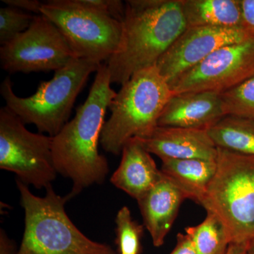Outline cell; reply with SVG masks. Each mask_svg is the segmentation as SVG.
<instances>
[{
  "mask_svg": "<svg viewBox=\"0 0 254 254\" xmlns=\"http://www.w3.org/2000/svg\"><path fill=\"white\" fill-rule=\"evenodd\" d=\"M110 85L106 64H101L86 101L53 137L55 169L72 181L71 198L87 187L103 183L109 172L108 160L98 152V143L105 114L117 94Z\"/></svg>",
  "mask_w": 254,
  "mask_h": 254,
  "instance_id": "1",
  "label": "cell"
},
{
  "mask_svg": "<svg viewBox=\"0 0 254 254\" xmlns=\"http://www.w3.org/2000/svg\"><path fill=\"white\" fill-rule=\"evenodd\" d=\"M118 51L107 61L111 83L153 67L186 30L181 0H129Z\"/></svg>",
  "mask_w": 254,
  "mask_h": 254,
  "instance_id": "2",
  "label": "cell"
},
{
  "mask_svg": "<svg viewBox=\"0 0 254 254\" xmlns=\"http://www.w3.org/2000/svg\"><path fill=\"white\" fill-rule=\"evenodd\" d=\"M16 183L25 212L17 254H115L109 245L90 240L71 222L65 210L69 195L57 194L50 185L45 196H37L26 184Z\"/></svg>",
  "mask_w": 254,
  "mask_h": 254,
  "instance_id": "3",
  "label": "cell"
},
{
  "mask_svg": "<svg viewBox=\"0 0 254 254\" xmlns=\"http://www.w3.org/2000/svg\"><path fill=\"white\" fill-rule=\"evenodd\" d=\"M173 95L156 66L135 73L122 85L110 103L111 116L105 122L100 136L103 149L120 155L127 141L148 136L158 127Z\"/></svg>",
  "mask_w": 254,
  "mask_h": 254,
  "instance_id": "4",
  "label": "cell"
},
{
  "mask_svg": "<svg viewBox=\"0 0 254 254\" xmlns=\"http://www.w3.org/2000/svg\"><path fill=\"white\" fill-rule=\"evenodd\" d=\"M200 205L216 215L230 243L254 239V155L218 148L216 170Z\"/></svg>",
  "mask_w": 254,
  "mask_h": 254,
  "instance_id": "5",
  "label": "cell"
},
{
  "mask_svg": "<svg viewBox=\"0 0 254 254\" xmlns=\"http://www.w3.org/2000/svg\"><path fill=\"white\" fill-rule=\"evenodd\" d=\"M100 64L91 60L73 58L55 71L50 81H42L31 96L21 98L15 94L9 77L1 83L0 93L6 106L25 125H34L40 133L54 137L68 123L78 95Z\"/></svg>",
  "mask_w": 254,
  "mask_h": 254,
  "instance_id": "6",
  "label": "cell"
},
{
  "mask_svg": "<svg viewBox=\"0 0 254 254\" xmlns=\"http://www.w3.org/2000/svg\"><path fill=\"white\" fill-rule=\"evenodd\" d=\"M41 12L58 28L75 58L102 64L121 44L122 21L79 6L73 0L44 1Z\"/></svg>",
  "mask_w": 254,
  "mask_h": 254,
  "instance_id": "7",
  "label": "cell"
},
{
  "mask_svg": "<svg viewBox=\"0 0 254 254\" xmlns=\"http://www.w3.org/2000/svg\"><path fill=\"white\" fill-rule=\"evenodd\" d=\"M0 168L36 188H47L56 178L53 137L28 131L6 106L0 110Z\"/></svg>",
  "mask_w": 254,
  "mask_h": 254,
  "instance_id": "8",
  "label": "cell"
},
{
  "mask_svg": "<svg viewBox=\"0 0 254 254\" xmlns=\"http://www.w3.org/2000/svg\"><path fill=\"white\" fill-rule=\"evenodd\" d=\"M73 58L58 28L44 15H35L31 26L0 48V63L9 73L57 71Z\"/></svg>",
  "mask_w": 254,
  "mask_h": 254,
  "instance_id": "9",
  "label": "cell"
},
{
  "mask_svg": "<svg viewBox=\"0 0 254 254\" xmlns=\"http://www.w3.org/2000/svg\"><path fill=\"white\" fill-rule=\"evenodd\" d=\"M254 76V39L222 47L169 83L173 94L225 93Z\"/></svg>",
  "mask_w": 254,
  "mask_h": 254,
  "instance_id": "10",
  "label": "cell"
},
{
  "mask_svg": "<svg viewBox=\"0 0 254 254\" xmlns=\"http://www.w3.org/2000/svg\"><path fill=\"white\" fill-rule=\"evenodd\" d=\"M250 38L242 28H187L155 66L169 84L219 48Z\"/></svg>",
  "mask_w": 254,
  "mask_h": 254,
  "instance_id": "11",
  "label": "cell"
},
{
  "mask_svg": "<svg viewBox=\"0 0 254 254\" xmlns=\"http://www.w3.org/2000/svg\"><path fill=\"white\" fill-rule=\"evenodd\" d=\"M138 138L147 151L160 160L203 159L216 160L218 148L207 130L182 127H155L151 133Z\"/></svg>",
  "mask_w": 254,
  "mask_h": 254,
  "instance_id": "12",
  "label": "cell"
},
{
  "mask_svg": "<svg viewBox=\"0 0 254 254\" xmlns=\"http://www.w3.org/2000/svg\"><path fill=\"white\" fill-rule=\"evenodd\" d=\"M225 115L220 93L187 92L173 95L160 115L158 126L207 130Z\"/></svg>",
  "mask_w": 254,
  "mask_h": 254,
  "instance_id": "13",
  "label": "cell"
},
{
  "mask_svg": "<svg viewBox=\"0 0 254 254\" xmlns=\"http://www.w3.org/2000/svg\"><path fill=\"white\" fill-rule=\"evenodd\" d=\"M186 195L162 173L161 178L137 200L143 225L155 247L163 245Z\"/></svg>",
  "mask_w": 254,
  "mask_h": 254,
  "instance_id": "14",
  "label": "cell"
},
{
  "mask_svg": "<svg viewBox=\"0 0 254 254\" xmlns=\"http://www.w3.org/2000/svg\"><path fill=\"white\" fill-rule=\"evenodd\" d=\"M162 172L138 138L127 142L122 160L110 181L114 186L138 200L160 180Z\"/></svg>",
  "mask_w": 254,
  "mask_h": 254,
  "instance_id": "15",
  "label": "cell"
},
{
  "mask_svg": "<svg viewBox=\"0 0 254 254\" xmlns=\"http://www.w3.org/2000/svg\"><path fill=\"white\" fill-rule=\"evenodd\" d=\"M162 173L186 195L200 205L216 170V160L184 159L162 160Z\"/></svg>",
  "mask_w": 254,
  "mask_h": 254,
  "instance_id": "16",
  "label": "cell"
},
{
  "mask_svg": "<svg viewBox=\"0 0 254 254\" xmlns=\"http://www.w3.org/2000/svg\"><path fill=\"white\" fill-rule=\"evenodd\" d=\"M187 28H242L240 0H181Z\"/></svg>",
  "mask_w": 254,
  "mask_h": 254,
  "instance_id": "17",
  "label": "cell"
},
{
  "mask_svg": "<svg viewBox=\"0 0 254 254\" xmlns=\"http://www.w3.org/2000/svg\"><path fill=\"white\" fill-rule=\"evenodd\" d=\"M207 132L217 148L254 155V120L225 115Z\"/></svg>",
  "mask_w": 254,
  "mask_h": 254,
  "instance_id": "18",
  "label": "cell"
},
{
  "mask_svg": "<svg viewBox=\"0 0 254 254\" xmlns=\"http://www.w3.org/2000/svg\"><path fill=\"white\" fill-rule=\"evenodd\" d=\"M185 234L198 254H227L231 245L226 228L210 212L198 225L187 227Z\"/></svg>",
  "mask_w": 254,
  "mask_h": 254,
  "instance_id": "19",
  "label": "cell"
},
{
  "mask_svg": "<svg viewBox=\"0 0 254 254\" xmlns=\"http://www.w3.org/2000/svg\"><path fill=\"white\" fill-rule=\"evenodd\" d=\"M116 244L120 254H140L143 225L132 218L129 209L124 206L119 210L116 218Z\"/></svg>",
  "mask_w": 254,
  "mask_h": 254,
  "instance_id": "20",
  "label": "cell"
},
{
  "mask_svg": "<svg viewBox=\"0 0 254 254\" xmlns=\"http://www.w3.org/2000/svg\"><path fill=\"white\" fill-rule=\"evenodd\" d=\"M220 96L225 115L254 121V76Z\"/></svg>",
  "mask_w": 254,
  "mask_h": 254,
  "instance_id": "21",
  "label": "cell"
},
{
  "mask_svg": "<svg viewBox=\"0 0 254 254\" xmlns=\"http://www.w3.org/2000/svg\"><path fill=\"white\" fill-rule=\"evenodd\" d=\"M35 16L7 6L0 9V44L14 40L31 26Z\"/></svg>",
  "mask_w": 254,
  "mask_h": 254,
  "instance_id": "22",
  "label": "cell"
},
{
  "mask_svg": "<svg viewBox=\"0 0 254 254\" xmlns=\"http://www.w3.org/2000/svg\"><path fill=\"white\" fill-rule=\"evenodd\" d=\"M76 4L87 9L95 10L123 22L126 4L120 0H73Z\"/></svg>",
  "mask_w": 254,
  "mask_h": 254,
  "instance_id": "23",
  "label": "cell"
},
{
  "mask_svg": "<svg viewBox=\"0 0 254 254\" xmlns=\"http://www.w3.org/2000/svg\"><path fill=\"white\" fill-rule=\"evenodd\" d=\"M242 27L254 39V0H240Z\"/></svg>",
  "mask_w": 254,
  "mask_h": 254,
  "instance_id": "24",
  "label": "cell"
},
{
  "mask_svg": "<svg viewBox=\"0 0 254 254\" xmlns=\"http://www.w3.org/2000/svg\"><path fill=\"white\" fill-rule=\"evenodd\" d=\"M3 3L21 10H26L36 13L37 15L41 14V10L43 2L38 0H2Z\"/></svg>",
  "mask_w": 254,
  "mask_h": 254,
  "instance_id": "25",
  "label": "cell"
},
{
  "mask_svg": "<svg viewBox=\"0 0 254 254\" xmlns=\"http://www.w3.org/2000/svg\"><path fill=\"white\" fill-rule=\"evenodd\" d=\"M169 254H198L186 234L177 235V245Z\"/></svg>",
  "mask_w": 254,
  "mask_h": 254,
  "instance_id": "26",
  "label": "cell"
},
{
  "mask_svg": "<svg viewBox=\"0 0 254 254\" xmlns=\"http://www.w3.org/2000/svg\"><path fill=\"white\" fill-rule=\"evenodd\" d=\"M16 245L1 229L0 230V254H17Z\"/></svg>",
  "mask_w": 254,
  "mask_h": 254,
  "instance_id": "27",
  "label": "cell"
},
{
  "mask_svg": "<svg viewBox=\"0 0 254 254\" xmlns=\"http://www.w3.org/2000/svg\"><path fill=\"white\" fill-rule=\"evenodd\" d=\"M249 244H231L227 254H247Z\"/></svg>",
  "mask_w": 254,
  "mask_h": 254,
  "instance_id": "28",
  "label": "cell"
},
{
  "mask_svg": "<svg viewBox=\"0 0 254 254\" xmlns=\"http://www.w3.org/2000/svg\"><path fill=\"white\" fill-rule=\"evenodd\" d=\"M247 254H254V239L249 243Z\"/></svg>",
  "mask_w": 254,
  "mask_h": 254,
  "instance_id": "29",
  "label": "cell"
}]
</instances>
